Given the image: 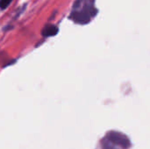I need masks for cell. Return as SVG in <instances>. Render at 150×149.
I'll return each mask as SVG.
<instances>
[{
    "label": "cell",
    "mask_w": 150,
    "mask_h": 149,
    "mask_svg": "<svg viewBox=\"0 0 150 149\" xmlns=\"http://www.w3.org/2000/svg\"><path fill=\"white\" fill-rule=\"evenodd\" d=\"M102 148H103V149H117L115 148V146H113L112 144H111L105 139H104L102 141Z\"/></svg>",
    "instance_id": "obj_4"
},
{
    "label": "cell",
    "mask_w": 150,
    "mask_h": 149,
    "mask_svg": "<svg viewBox=\"0 0 150 149\" xmlns=\"http://www.w3.org/2000/svg\"><path fill=\"white\" fill-rule=\"evenodd\" d=\"M58 32V28L55 25H46L43 30H42V35L45 37H49V36H54Z\"/></svg>",
    "instance_id": "obj_3"
},
{
    "label": "cell",
    "mask_w": 150,
    "mask_h": 149,
    "mask_svg": "<svg viewBox=\"0 0 150 149\" xmlns=\"http://www.w3.org/2000/svg\"><path fill=\"white\" fill-rule=\"evenodd\" d=\"M105 140L108 141L113 146H117L123 149L129 148L131 146L130 140L127 138V136L120 132L111 131L107 133Z\"/></svg>",
    "instance_id": "obj_2"
},
{
    "label": "cell",
    "mask_w": 150,
    "mask_h": 149,
    "mask_svg": "<svg viewBox=\"0 0 150 149\" xmlns=\"http://www.w3.org/2000/svg\"><path fill=\"white\" fill-rule=\"evenodd\" d=\"M96 13L94 0H76L73 6L70 18L78 24H86Z\"/></svg>",
    "instance_id": "obj_1"
},
{
    "label": "cell",
    "mask_w": 150,
    "mask_h": 149,
    "mask_svg": "<svg viewBox=\"0 0 150 149\" xmlns=\"http://www.w3.org/2000/svg\"><path fill=\"white\" fill-rule=\"evenodd\" d=\"M12 0H0V8L1 9H6Z\"/></svg>",
    "instance_id": "obj_5"
}]
</instances>
